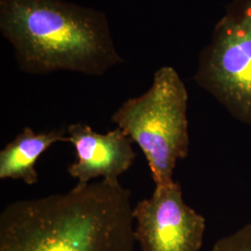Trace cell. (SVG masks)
Segmentation results:
<instances>
[{
  "mask_svg": "<svg viewBox=\"0 0 251 251\" xmlns=\"http://www.w3.org/2000/svg\"><path fill=\"white\" fill-rule=\"evenodd\" d=\"M188 98L178 72L163 66L146 92L126 100L111 117L144 152L155 186L173 182L177 163L188 155Z\"/></svg>",
  "mask_w": 251,
  "mask_h": 251,
  "instance_id": "obj_3",
  "label": "cell"
},
{
  "mask_svg": "<svg viewBox=\"0 0 251 251\" xmlns=\"http://www.w3.org/2000/svg\"><path fill=\"white\" fill-rule=\"evenodd\" d=\"M0 32L29 75L100 76L125 63L106 14L65 0H0Z\"/></svg>",
  "mask_w": 251,
  "mask_h": 251,
  "instance_id": "obj_2",
  "label": "cell"
},
{
  "mask_svg": "<svg viewBox=\"0 0 251 251\" xmlns=\"http://www.w3.org/2000/svg\"><path fill=\"white\" fill-rule=\"evenodd\" d=\"M134 235L142 251H199L206 219L189 206L179 182L155 186L133 207Z\"/></svg>",
  "mask_w": 251,
  "mask_h": 251,
  "instance_id": "obj_5",
  "label": "cell"
},
{
  "mask_svg": "<svg viewBox=\"0 0 251 251\" xmlns=\"http://www.w3.org/2000/svg\"><path fill=\"white\" fill-rule=\"evenodd\" d=\"M63 142L68 143L63 128L36 132L25 126L0 152V179H20L27 185L36 184V161L51 145Z\"/></svg>",
  "mask_w": 251,
  "mask_h": 251,
  "instance_id": "obj_7",
  "label": "cell"
},
{
  "mask_svg": "<svg viewBox=\"0 0 251 251\" xmlns=\"http://www.w3.org/2000/svg\"><path fill=\"white\" fill-rule=\"evenodd\" d=\"M66 133L75 151V160L67 171L76 179L77 185L89 184L100 177L117 182L134 163L133 142L118 126L102 134L88 124L75 123L67 126Z\"/></svg>",
  "mask_w": 251,
  "mask_h": 251,
  "instance_id": "obj_6",
  "label": "cell"
},
{
  "mask_svg": "<svg viewBox=\"0 0 251 251\" xmlns=\"http://www.w3.org/2000/svg\"><path fill=\"white\" fill-rule=\"evenodd\" d=\"M131 192L119 181L9 203L0 213V251H135Z\"/></svg>",
  "mask_w": 251,
  "mask_h": 251,
  "instance_id": "obj_1",
  "label": "cell"
},
{
  "mask_svg": "<svg viewBox=\"0 0 251 251\" xmlns=\"http://www.w3.org/2000/svg\"><path fill=\"white\" fill-rule=\"evenodd\" d=\"M211 251H251V223L220 238Z\"/></svg>",
  "mask_w": 251,
  "mask_h": 251,
  "instance_id": "obj_8",
  "label": "cell"
},
{
  "mask_svg": "<svg viewBox=\"0 0 251 251\" xmlns=\"http://www.w3.org/2000/svg\"><path fill=\"white\" fill-rule=\"evenodd\" d=\"M194 80L236 120L251 125V0H232L198 56Z\"/></svg>",
  "mask_w": 251,
  "mask_h": 251,
  "instance_id": "obj_4",
  "label": "cell"
}]
</instances>
